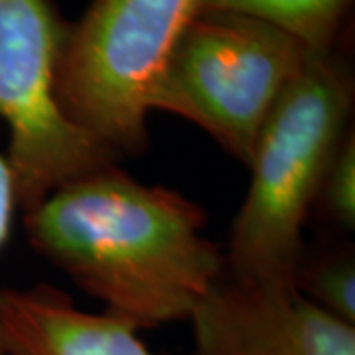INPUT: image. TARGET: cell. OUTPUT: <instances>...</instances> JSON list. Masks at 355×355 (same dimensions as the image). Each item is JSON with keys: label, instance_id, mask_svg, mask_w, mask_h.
I'll use <instances>...</instances> for the list:
<instances>
[{"label": "cell", "instance_id": "5", "mask_svg": "<svg viewBox=\"0 0 355 355\" xmlns=\"http://www.w3.org/2000/svg\"><path fill=\"white\" fill-rule=\"evenodd\" d=\"M67 26L51 0H0V119L22 211L114 156L76 127L55 93Z\"/></svg>", "mask_w": 355, "mask_h": 355}, {"label": "cell", "instance_id": "11", "mask_svg": "<svg viewBox=\"0 0 355 355\" xmlns=\"http://www.w3.org/2000/svg\"><path fill=\"white\" fill-rule=\"evenodd\" d=\"M18 209H20V205H18V196H16V188H14L12 172L6 162V156L0 153V251L10 237L14 217H16Z\"/></svg>", "mask_w": 355, "mask_h": 355}, {"label": "cell", "instance_id": "3", "mask_svg": "<svg viewBox=\"0 0 355 355\" xmlns=\"http://www.w3.org/2000/svg\"><path fill=\"white\" fill-rule=\"evenodd\" d=\"M308 53L253 16L200 10L182 30L148 109L188 121L247 166L254 140Z\"/></svg>", "mask_w": 355, "mask_h": 355}, {"label": "cell", "instance_id": "2", "mask_svg": "<svg viewBox=\"0 0 355 355\" xmlns=\"http://www.w3.org/2000/svg\"><path fill=\"white\" fill-rule=\"evenodd\" d=\"M354 79L334 55L308 53L254 140L251 180L229 235L227 275L296 288L308 216L347 132Z\"/></svg>", "mask_w": 355, "mask_h": 355}, {"label": "cell", "instance_id": "1", "mask_svg": "<svg viewBox=\"0 0 355 355\" xmlns=\"http://www.w3.org/2000/svg\"><path fill=\"white\" fill-rule=\"evenodd\" d=\"M205 227L200 203L114 162L24 211L32 249L137 330L190 320L225 277V253Z\"/></svg>", "mask_w": 355, "mask_h": 355}, {"label": "cell", "instance_id": "7", "mask_svg": "<svg viewBox=\"0 0 355 355\" xmlns=\"http://www.w3.org/2000/svg\"><path fill=\"white\" fill-rule=\"evenodd\" d=\"M139 331L46 284L0 291L2 355H153Z\"/></svg>", "mask_w": 355, "mask_h": 355}, {"label": "cell", "instance_id": "4", "mask_svg": "<svg viewBox=\"0 0 355 355\" xmlns=\"http://www.w3.org/2000/svg\"><path fill=\"white\" fill-rule=\"evenodd\" d=\"M196 12L198 0H91L58 62L65 116L114 156L139 153L150 93Z\"/></svg>", "mask_w": 355, "mask_h": 355}, {"label": "cell", "instance_id": "9", "mask_svg": "<svg viewBox=\"0 0 355 355\" xmlns=\"http://www.w3.org/2000/svg\"><path fill=\"white\" fill-rule=\"evenodd\" d=\"M296 288L328 314L355 326V265L352 254H334L300 266Z\"/></svg>", "mask_w": 355, "mask_h": 355}, {"label": "cell", "instance_id": "6", "mask_svg": "<svg viewBox=\"0 0 355 355\" xmlns=\"http://www.w3.org/2000/svg\"><path fill=\"white\" fill-rule=\"evenodd\" d=\"M186 355H355V326L298 288L225 277L191 312Z\"/></svg>", "mask_w": 355, "mask_h": 355}, {"label": "cell", "instance_id": "10", "mask_svg": "<svg viewBox=\"0 0 355 355\" xmlns=\"http://www.w3.org/2000/svg\"><path fill=\"white\" fill-rule=\"evenodd\" d=\"M318 202H322L326 214L345 229L355 227V139L354 130L342 142Z\"/></svg>", "mask_w": 355, "mask_h": 355}, {"label": "cell", "instance_id": "8", "mask_svg": "<svg viewBox=\"0 0 355 355\" xmlns=\"http://www.w3.org/2000/svg\"><path fill=\"white\" fill-rule=\"evenodd\" d=\"M352 0H198L200 10L253 16L296 38L308 51H331Z\"/></svg>", "mask_w": 355, "mask_h": 355}]
</instances>
